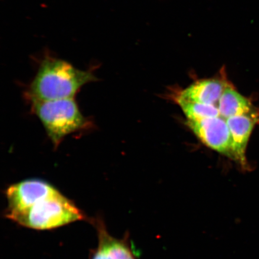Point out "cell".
<instances>
[{"mask_svg": "<svg viewBox=\"0 0 259 259\" xmlns=\"http://www.w3.org/2000/svg\"><path fill=\"white\" fill-rule=\"evenodd\" d=\"M97 80L92 69L79 70L66 61L47 56L40 61L27 97L31 102L74 98L83 85Z\"/></svg>", "mask_w": 259, "mask_h": 259, "instance_id": "1", "label": "cell"}, {"mask_svg": "<svg viewBox=\"0 0 259 259\" xmlns=\"http://www.w3.org/2000/svg\"><path fill=\"white\" fill-rule=\"evenodd\" d=\"M6 217L22 226L39 230L57 228L84 218L72 200L60 192L27 209L6 212Z\"/></svg>", "mask_w": 259, "mask_h": 259, "instance_id": "2", "label": "cell"}, {"mask_svg": "<svg viewBox=\"0 0 259 259\" xmlns=\"http://www.w3.org/2000/svg\"><path fill=\"white\" fill-rule=\"evenodd\" d=\"M31 102L32 112L56 147L66 136L87 128L90 124L74 98Z\"/></svg>", "mask_w": 259, "mask_h": 259, "instance_id": "3", "label": "cell"}, {"mask_svg": "<svg viewBox=\"0 0 259 259\" xmlns=\"http://www.w3.org/2000/svg\"><path fill=\"white\" fill-rule=\"evenodd\" d=\"M186 125L207 147L232 158V138L226 119L218 117L187 120Z\"/></svg>", "mask_w": 259, "mask_h": 259, "instance_id": "4", "label": "cell"}, {"mask_svg": "<svg viewBox=\"0 0 259 259\" xmlns=\"http://www.w3.org/2000/svg\"><path fill=\"white\" fill-rule=\"evenodd\" d=\"M59 192L51 184L40 179H28L13 184L6 192L8 202L6 212L27 209Z\"/></svg>", "mask_w": 259, "mask_h": 259, "instance_id": "5", "label": "cell"}, {"mask_svg": "<svg viewBox=\"0 0 259 259\" xmlns=\"http://www.w3.org/2000/svg\"><path fill=\"white\" fill-rule=\"evenodd\" d=\"M226 122L231 134L232 158L246 168V148L252 130L259 123V109L255 108L246 114L232 116Z\"/></svg>", "mask_w": 259, "mask_h": 259, "instance_id": "6", "label": "cell"}, {"mask_svg": "<svg viewBox=\"0 0 259 259\" xmlns=\"http://www.w3.org/2000/svg\"><path fill=\"white\" fill-rule=\"evenodd\" d=\"M227 82L219 78L197 80L181 91L176 98L218 107L220 97L229 84Z\"/></svg>", "mask_w": 259, "mask_h": 259, "instance_id": "7", "label": "cell"}, {"mask_svg": "<svg viewBox=\"0 0 259 259\" xmlns=\"http://www.w3.org/2000/svg\"><path fill=\"white\" fill-rule=\"evenodd\" d=\"M218 109L220 116L227 119L232 116L246 114L255 108L250 100L242 96L229 83L220 97Z\"/></svg>", "mask_w": 259, "mask_h": 259, "instance_id": "8", "label": "cell"}, {"mask_svg": "<svg viewBox=\"0 0 259 259\" xmlns=\"http://www.w3.org/2000/svg\"><path fill=\"white\" fill-rule=\"evenodd\" d=\"M97 226L99 232V247L106 252L110 259H135L127 245L110 236L99 220Z\"/></svg>", "mask_w": 259, "mask_h": 259, "instance_id": "9", "label": "cell"}, {"mask_svg": "<svg viewBox=\"0 0 259 259\" xmlns=\"http://www.w3.org/2000/svg\"><path fill=\"white\" fill-rule=\"evenodd\" d=\"M176 100L186 115L187 120L200 121L220 116L218 106L186 101L177 98Z\"/></svg>", "mask_w": 259, "mask_h": 259, "instance_id": "10", "label": "cell"}, {"mask_svg": "<svg viewBox=\"0 0 259 259\" xmlns=\"http://www.w3.org/2000/svg\"><path fill=\"white\" fill-rule=\"evenodd\" d=\"M93 259H110V258L104 251L99 247Z\"/></svg>", "mask_w": 259, "mask_h": 259, "instance_id": "11", "label": "cell"}]
</instances>
